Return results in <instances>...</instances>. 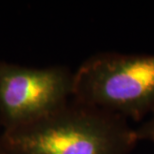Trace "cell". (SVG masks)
Instances as JSON below:
<instances>
[{"label":"cell","instance_id":"cell-1","mask_svg":"<svg viewBox=\"0 0 154 154\" xmlns=\"http://www.w3.org/2000/svg\"><path fill=\"white\" fill-rule=\"evenodd\" d=\"M137 142L126 119L71 98L34 121L3 130L0 154H130Z\"/></svg>","mask_w":154,"mask_h":154},{"label":"cell","instance_id":"cell-2","mask_svg":"<svg viewBox=\"0 0 154 154\" xmlns=\"http://www.w3.org/2000/svg\"><path fill=\"white\" fill-rule=\"evenodd\" d=\"M71 98L140 121L154 110V54L91 55L74 72Z\"/></svg>","mask_w":154,"mask_h":154},{"label":"cell","instance_id":"cell-3","mask_svg":"<svg viewBox=\"0 0 154 154\" xmlns=\"http://www.w3.org/2000/svg\"><path fill=\"white\" fill-rule=\"evenodd\" d=\"M73 75L65 66L43 68L0 60V123L3 130L50 113L72 97Z\"/></svg>","mask_w":154,"mask_h":154},{"label":"cell","instance_id":"cell-4","mask_svg":"<svg viewBox=\"0 0 154 154\" xmlns=\"http://www.w3.org/2000/svg\"><path fill=\"white\" fill-rule=\"evenodd\" d=\"M135 133L138 141L147 140L154 142V110L142 124L135 128Z\"/></svg>","mask_w":154,"mask_h":154}]
</instances>
